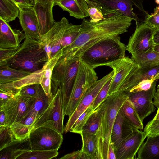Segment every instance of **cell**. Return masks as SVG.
Segmentation results:
<instances>
[{
  "mask_svg": "<svg viewBox=\"0 0 159 159\" xmlns=\"http://www.w3.org/2000/svg\"><path fill=\"white\" fill-rule=\"evenodd\" d=\"M154 31L144 22L136 25L135 30L129 39L126 50L132 55L144 53L153 50Z\"/></svg>",
  "mask_w": 159,
  "mask_h": 159,
  "instance_id": "10",
  "label": "cell"
},
{
  "mask_svg": "<svg viewBox=\"0 0 159 159\" xmlns=\"http://www.w3.org/2000/svg\"><path fill=\"white\" fill-rule=\"evenodd\" d=\"M144 22L154 30L159 29V6H156L153 12L145 15Z\"/></svg>",
  "mask_w": 159,
  "mask_h": 159,
  "instance_id": "41",
  "label": "cell"
},
{
  "mask_svg": "<svg viewBox=\"0 0 159 159\" xmlns=\"http://www.w3.org/2000/svg\"><path fill=\"white\" fill-rule=\"evenodd\" d=\"M59 0H34L35 3H40L43 4H45L48 3L52 1L56 2Z\"/></svg>",
  "mask_w": 159,
  "mask_h": 159,
  "instance_id": "52",
  "label": "cell"
},
{
  "mask_svg": "<svg viewBox=\"0 0 159 159\" xmlns=\"http://www.w3.org/2000/svg\"><path fill=\"white\" fill-rule=\"evenodd\" d=\"M144 131L147 136H152L159 134V123L145 127Z\"/></svg>",
  "mask_w": 159,
  "mask_h": 159,
  "instance_id": "44",
  "label": "cell"
},
{
  "mask_svg": "<svg viewBox=\"0 0 159 159\" xmlns=\"http://www.w3.org/2000/svg\"><path fill=\"white\" fill-rule=\"evenodd\" d=\"M101 112L99 105L90 116L82 132L96 134L100 124Z\"/></svg>",
  "mask_w": 159,
  "mask_h": 159,
  "instance_id": "34",
  "label": "cell"
},
{
  "mask_svg": "<svg viewBox=\"0 0 159 159\" xmlns=\"http://www.w3.org/2000/svg\"><path fill=\"white\" fill-rule=\"evenodd\" d=\"M88 7V13L91 22H97L105 17L99 4L92 0H86Z\"/></svg>",
  "mask_w": 159,
  "mask_h": 159,
  "instance_id": "37",
  "label": "cell"
},
{
  "mask_svg": "<svg viewBox=\"0 0 159 159\" xmlns=\"http://www.w3.org/2000/svg\"><path fill=\"white\" fill-rule=\"evenodd\" d=\"M17 4H20L33 7L35 4L34 0H13Z\"/></svg>",
  "mask_w": 159,
  "mask_h": 159,
  "instance_id": "47",
  "label": "cell"
},
{
  "mask_svg": "<svg viewBox=\"0 0 159 159\" xmlns=\"http://www.w3.org/2000/svg\"><path fill=\"white\" fill-rule=\"evenodd\" d=\"M131 58L140 67L159 65V52L154 50L144 53L132 55Z\"/></svg>",
  "mask_w": 159,
  "mask_h": 159,
  "instance_id": "30",
  "label": "cell"
},
{
  "mask_svg": "<svg viewBox=\"0 0 159 159\" xmlns=\"http://www.w3.org/2000/svg\"><path fill=\"white\" fill-rule=\"evenodd\" d=\"M16 140H21L29 137L30 132V128L21 122L13 123L10 126Z\"/></svg>",
  "mask_w": 159,
  "mask_h": 159,
  "instance_id": "38",
  "label": "cell"
},
{
  "mask_svg": "<svg viewBox=\"0 0 159 159\" xmlns=\"http://www.w3.org/2000/svg\"><path fill=\"white\" fill-rule=\"evenodd\" d=\"M155 2L157 4L159 5V0H155Z\"/></svg>",
  "mask_w": 159,
  "mask_h": 159,
  "instance_id": "54",
  "label": "cell"
},
{
  "mask_svg": "<svg viewBox=\"0 0 159 159\" xmlns=\"http://www.w3.org/2000/svg\"><path fill=\"white\" fill-rule=\"evenodd\" d=\"M153 40L155 44H159V29L155 30Z\"/></svg>",
  "mask_w": 159,
  "mask_h": 159,
  "instance_id": "50",
  "label": "cell"
},
{
  "mask_svg": "<svg viewBox=\"0 0 159 159\" xmlns=\"http://www.w3.org/2000/svg\"><path fill=\"white\" fill-rule=\"evenodd\" d=\"M120 110L124 117L134 127L140 130L143 129V122L130 101L128 99L126 100Z\"/></svg>",
  "mask_w": 159,
  "mask_h": 159,
  "instance_id": "28",
  "label": "cell"
},
{
  "mask_svg": "<svg viewBox=\"0 0 159 159\" xmlns=\"http://www.w3.org/2000/svg\"><path fill=\"white\" fill-rule=\"evenodd\" d=\"M159 74V65L139 67L132 76L123 92L127 93L141 81L153 78Z\"/></svg>",
  "mask_w": 159,
  "mask_h": 159,
  "instance_id": "22",
  "label": "cell"
},
{
  "mask_svg": "<svg viewBox=\"0 0 159 159\" xmlns=\"http://www.w3.org/2000/svg\"><path fill=\"white\" fill-rule=\"evenodd\" d=\"M7 125V117L4 112L0 110V127Z\"/></svg>",
  "mask_w": 159,
  "mask_h": 159,
  "instance_id": "49",
  "label": "cell"
},
{
  "mask_svg": "<svg viewBox=\"0 0 159 159\" xmlns=\"http://www.w3.org/2000/svg\"><path fill=\"white\" fill-rule=\"evenodd\" d=\"M62 55L61 50L45 63V67L40 80V84L50 101L53 98L51 89V78L54 66Z\"/></svg>",
  "mask_w": 159,
  "mask_h": 159,
  "instance_id": "24",
  "label": "cell"
},
{
  "mask_svg": "<svg viewBox=\"0 0 159 159\" xmlns=\"http://www.w3.org/2000/svg\"><path fill=\"white\" fill-rule=\"evenodd\" d=\"M34 99V98L22 96L18 92L0 107V110H3L6 114L7 125L10 126L13 123L20 122L24 119L30 109Z\"/></svg>",
  "mask_w": 159,
  "mask_h": 159,
  "instance_id": "12",
  "label": "cell"
},
{
  "mask_svg": "<svg viewBox=\"0 0 159 159\" xmlns=\"http://www.w3.org/2000/svg\"><path fill=\"white\" fill-rule=\"evenodd\" d=\"M55 2L52 1L45 4L37 2L33 6L41 35L47 33L55 24L53 14Z\"/></svg>",
  "mask_w": 159,
  "mask_h": 159,
  "instance_id": "20",
  "label": "cell"
},
{
  "mask_svg": "<svg viewBox=\"0 0 159 159\" xmlns=\"http://www.w3.org/2000/svg\"><path fill=\"white\" fill-rule=\"evenodd\" d=\"M55 4L76 18L83 19L89 16L86 0H59L55 2Z\"/></svg>",
  "mask_w": 159,
  "mask_h": 159,
  "instance_id": "21",
  "label": "cell"
},
{
  "mask_svg": "<svg viewBox=\"0 0 159 159\" xmlns=\"http://www.w3.org/2000/svg\"><path fill=\"white\" fill-rule=\"evenodd\" d=\"M19 9L13 0H0V18L9 22L18 17Z\"/></svg>",
  "mask_w": 159,
  "mask_h": 159,
  "instance_id": "29",
  "label": "cell"
},
{
  "mask_svg": "<svg viewBox=\"0 0 159 159\" xmlns=\"http://www.w3.org/2000/svg\"><path fill=\"white\" fill-rule=\"evenodd\" d=\"M107 66L113 69L114 75L107 96L122 92L132 76L140 67L131 58L125 56Z\"/></svg>",
  "mask_w": 159,
  "mask_h": 159,
  "instance_id": "8",
  "label": "cell"
},
{
  "mask_svg": "<svg viewBox=\"0 0 159 159\" xmlns=\"http://www.w3.org/2000/svg\"><path fill=\"white\" fill-rule=\"evenodd\" d=\"M82 153L81 150L74 151L71 153L66 154L61 157V159H80Z\"/></svg>",
  "mask_w": 159,
  "mask_h": 159,
  "instance_id": "45",
  "label": "cell"
},
{
  "mask_svg": "<svg viewBox=\"0 0 159 159\" xmlns=\"http://www.w3.org/2000/svg\"><path fill=\"white\" fill-rule=\"evenodd\" d=\"M19 9L18 17L25 38H30L41 41V35L36 16L33 7L16 4Z\"/></svg>",
  "mask_w": 159,
  "mask_h": 159,
  "instance_id": "16",
  "label": "cell"
},
{
  "mask_svg": "<svg viewBox=\"0 0 159 159\" xmlns=\"http://www.w3.org/2000/svg\"><path fill=\"white\" fill-rule=\"evenodd\" d=\"M94 111L91 105L77 118L70 132L80 134L83 127Z\"/></svg>",
  "mask_w": 159,
  "mask_h": 159,
  "instance_id": "36",
  "label": "cell"
},
{
  "mask_svg": "<svg viewBox=\"0 0 159 159\" xmlns=\"http://www.w3.org/2000/svg\"><path fill=\"white\" fill-rule=\"evenodd\" d=\"M136 129H137L131 124L120 110L115 118L111 135L110 143L114 151L122 141L132 133Z\"/></svg>",
  "mask_w": 159,
  "mask_h": 159,
  "instance_id": "18",
  "label": "cell"
},
{
  "mask_svg": "<svg viewBox=\"0 0 159 159\" xmlns=\"http://www.w3.org/2000/svg\"><path fill=\"white\" fill-rule=\"evenodd\" d=\"M153 103L155 106L157 107H159V93L156 92L154 97Z\"/></svg>",
  "mask_w": 159,
  "mask_h": 159,
  "instance_id": "51",
  "label": "cell"
},
{
  "mask_svg": "<svg viewBox=\"0 0 159 159\" xmlns=\"http://www.w3.org/2000/svg\"><path fill=\"white\" fill-rule=\"evenodd\" d=\"M65 116L61 93L60 89H59L53 95L48 107L33 125L31 131L38 127L44 126L63 134Z\"/></svg>",
  "mask_w": 159,
  "mask_h": 159,
  "instance_id": "7",
  "label": "cell"
},
{
  "mask_svg": "<svg viewBox=\"0 0 159 159\" xmlns=\"http://www.w3.org/2000/svg\"><path fill=\"white\" fill-rule=\"evenodd\" d=\"M82 152L86 153L90 159H97V140L96 135L82 132Z\"/></svg>",
  "mask_w": 159,
  "mask_h": 159,
  "instance_id": "27",
  "label": "cell"
},
{
  "mask_svg": "<svg viewBox=\"0 0 159 159\" xmlns=\"http://www.w3.org/2000/svg\"><path fill=\"white\" fill-rule=\"evenodd\" d=\"M158 93H159V92H157Z\"/></svg>",
  "mask_w": 159,
  "mask_h": 159,
  "instance_id": "56",
  "label": "cell"
},
{
  "mask_svg": "<svg viewBox=\"0 0 159 159\" xmlns=\"http://www.w3.org/2000/svg\"><path fill=\"white\" fill-rule=\"evenodd\" d=\"M124 92L107 96L100 104L101 109L99 126L96 134L97 159H107L112 127L121 106L128 99Z\"/></svg>",
  "mask_w": 159,
  "mask_h": 159,
  "instance_id": "3",
  "label": "cell"
},
{
  "mask_svg": "<svg viewBox=\"0 0 159 159\" xmlns=\"http://www.w3.org/2000/svg\"><path fill=\"white\" fill-rule=\"evenodd\" d=\"M107 159H116L114 149L111 143L109 145Z\"/></svg>",
  "mask_w": 159,
  "mask_h": 159,
  "instance_id": "46",
  "label": "cell"
},
{
  "mask_svg": "<svg viewBox=\"0 0 159 159\" xmlns=\"http://www.w3.org/2000/svg\"><path fill=\"white\" fill-rule=\"evenodd\" d=\"M28 138L31 150H58L63 139L62 134L44 126L32 129Z\"/></svg>",
  "mask_w": 159,
  "mask_h": 159,
  "instance_id": "9",
  "label": "cell"
},
{
  "mask_svg": "<svg viewBox=\"0 0 159 159\" xmlns=\"http://www.w3.org/2000/svg\"><path fill=\"white\" fill-rule=\"evenodd\" d=\"M29 150H30V147L28 137L21 140H15L0 151V159H16L19 155Z\"/></svg>",
  "mask_w": 159,
  "mask_h": 159,
  "instance_id": "25",
  "label": "cell"
},
{
  "mask_svg": "<svg viewBox=\"0 0 159 159\" xmlns=\"http://www.w3.org/2000/svg\"><path fill=\"white\" fill-rule=\"evenodd\" d=\"M19 89L14 88L11 82L0 84V107L17 94Z\"/></svg>",
  "mask_w": 159,
  "mask_h": 159,
  "instance_id": "35",
  "label": "cell"
},
{
  "mask_svg": "<svg viewBox=\"0 0 159 159\" xmlns=\"http://www.w3.org/2000/svg\"><path fill=\"white\" fill-rule=\"evenodd\" d=\"M133 20L118 11L97 22L83 19L77 38L72 44L61 51L62 55L70 59H80L83 53L97 42L128 31Z\"/></svg>",
  "mask_w": 159,
  "mask_h": 159,
  "instance_id": "1",
  "label": "cell"
},
{
  "mask_svg": "<svg viewBox=\"0 0 159 159\" xmlns=\"http://www.w3.org/2000/svg\"><path fill=\"white\" fill-rule=\"evenodd\" d=\"M50 102V100L40 85L36 97L34 98L33 104L26 116L30 112L35 111L38 113L39 118L41 113L48 107Z\"/></svg>",
  "mask_w": 159,
  "mask_h": 159,
  "instance_id": "31",
  "label": "cell"
},
{
  "mask_svg": "<svg viewBox=\"0 0 159 159\" xmlns=\"http://www.w3.org/2000/svg\"><path fill=\"white\" fill-rule=\"evenodd\" d=\"M157 92H159V84L157 86Z\"/></svg>",
  "mask_w": 159,
  "mask_h": 159,
  "instance_id": "55",
  "label": "cell"
},
{
  "mask_svg": "<svg viewBox=\"0 0 159 159\" xmlns=\"http://www.w3.org/2000/svg\"><path fill=\"white\" fill-rule=\"evenodd\" d=\"M147 135L136 129L121 142L115 150L116 159H133Z\"/></svg>",
  "mask_w": 159,
  "mask_h": 159,
  "instance_id": "17",
  "label": "cell"
},
{
  "mask_svg": "<svg viewBox=\"0 0 159 159\" xmlns=\"http://www.w3.org/2000/svg\"><path fill=\"white\" fill-rule=\"evenodd\" d=\"M31 73L12 68L7 65L0 66V84L9 83L20 80Z\"/></svg>",
  "mask_w": 159,
  "mask_h": 159,
  "instance_id": "26",
  "label": "cell"
},
{
  "mask_svg": "<svg viewBox=\"0 0 159 159\" xmlns=\"http://www.w3.org/2000/svg\"><path fill=\"white\" fill-rule=\"evenodd\" d=\"M159 74L152 78L143 80L137 85L132 88L126 93H132L142 91H145L149 89L151 87L153 82L158 79Z\"/></svg>",
  "mask_w": 159,
  "mask_h": 159,
  "instance_id": "43",
  "label": "cell"
},
{
  "mask_svg": "<svg viewBox=\"0 0 159 159\" xmlns=\"http://www.w3.org/2000/svg\"><path fill=\"white\" fill-rule=\"evenodd\" d=\"M114 75V71L92 84L88 89L75 109L69 117L64 128V133L70 132L79 117L92 103L100 90L108 80Z\"/></svg>",
  "mask_w": 159,
  "mask_h": 159,
  "instance_id": "13",
  "label": "cell"
},
{
  "mask_svg": "<svg viewBox=\"0 0 159 159\" xmlns=\"http://www.w3.org/2000/svg\"><path fill=\"white\" fill-rule=\"evenodd\" d=\"M49 58L40 41L25 38L16 48L0 49V66L32 73L41 69Z\"/></svg>",
  "mask_w": 159,
  "mask_h": 159,
  "instance_id": "2",
  "label": "cell"
},
{
  "mask_svg": "<svg viewBox=\"0 0 159 159\" xmlns=\"http://www.w3.org/2000/svg\"><path fill=\"white\" fill-rule=\"evenodd\" d=\"M126 51V46L121 42L119 36L97 42L83 53L80 59L94 69L100 66H107L124 58Z\"/></svg>",
  "mask_w": 159,
  "mask_h": 159,
  "instance_id": "4",
  "label": "cell"
},
{
  "mask_svg": "<svg viewBox=\"0 0 159 159\" xmlns=\"http://www.w3.org/2000/svg\"><path fill=\"white\" fill-rule=\"evenodd\" d=\"M15 140L9 126L6 125L0 127V151Z\"/></svg>",
  "mask_w": 159,
  "mask_h": 159,
  "instance_id": "39",
  "label": "cell"
},
{
  "mask_svg": "<svg viewBox=\"0 0 159 159\" xmlns=\"http://www.w3.org/2000/svg\"><path fill=\"white\" fill-rule=\"evenodd\" d=\"M158 79H159V78H158Z\"/></svg>",
  "mask_w": 159,
  "mask_h": 159,
  "instance_id": "57",
  "label": "cell"
},
{
  "mask_svg": "<svg viewBox=\"0 0 159 159\" xmlns=\"http://www.w3.org/2000/svg\"><path fill=\"white\" fill-rule=\"evenodd\" d=\"M58 149L48 150H28L19 155L17 159H50L58 154Z\"/></svg>",
  "mask_w": 159,
  "mask_h": 159,
  "instance_id": "32",
  "label": "cell"
},
{
  "mask_svg": "<svg viewBox=\"0 0 159 159\" xmlns=\"http://www.w3.org/2000/svg\"><path fill=\"white\" fill-rule=\"evenodd\" d=\"M69 22L66 18L63 17L60 21H55L47 33L41 35L40 42L49 59L61 50L64 34Z\"/></svg>",
  "mask_w": 159,
  "mask_h": 159,
  "instance_id": "14",
  "label": "cell"
},
{
  "mask_svg": "<svg viewBox=\"0 0 159 159\" xmlns=\"http://www.w3.org/2000/svg\"><path fill=\"white\" fill-rule=\"evenodd\" d=\"M113 76V75L108 80L102 87L92 104V107L94 111L96 109L107 96Z\"/></svg>",
  "mask_w": 159,
  "mask_h": 159,
  "instance_id": "40",
  "label": "cell"
},
{
  "mask_svg": "<svg viewBox=\"0 0 159 159\" xmlns=\"http://www.w3.org/2000/svg\"><path fill=\"white\" fill-rule=\"evenodd\" d=\"M40 85V84H37L25 86L20 89L18 93L24 97L35 98Z\"/></svg>",
  "mask_w": 159,
  "mask_h": 159,
  "instance_id": "42",
  "label": "cell"
},
{
  "mask_svg": "<svg viewBox=\"0 0 159 159\" xmlns=\"http://www.w3.org/2000/svg\"><path fill=\"white\" fill-rule=\"evenodd\" d=\"M156 81H155L148 90L127 93L128 99L133 105L142 122L145 118L155 111L156 108L152 99L156 92Z\"/></svg>",
  "mask_w": 159,
  "mask_h": 159,
  "instance_id": "15",
  "label": "cell"
},
{
  "mask_svg": "<svg viewBox=\"0 0 159 159\" xmlns=\"http://www.w3.org/2000/svg\"><path fill=\"white\" fill-rule=\"evenodd\" d=\"M80 25L68 24L65 31L61 44L62 51L72 44L77 38L79 33Z\"/></svg>",
  "mask_w": 159,
  "mask_h": 159,
  "instance_id": "33",
  "label": "cell"
},
{
  "mask_svg": "<svg viewBox=\"0 0 159 159\" xmlns=\"http://www.w3.org/2000/svg\"><path fill=\"white\" fill-rule=\"evenodd\" d=\"M153 50L159 52V44H155L153 48Z\"/></svg>",
  "mask_w": 159,
  "mask_h": 159,
  "instance_id": "53",
  "label": "cell"
},
{
  "mask_svg": "<svg viewBox=\"0 0 159 159\" xmlns=\"http://www.w3.org/2000/svg\"><path fill=\"white\" fill-rule=\"evenodd\" d=\"M138 152L137 159H159V134L147 136Z\"/></svg>",
  "mask_w": 159,
  "mask_h": 159,
  "instance_id": "23",
  "label": "cell"
},
{
  "mask_svg": "<svg viewBox=\"0 0 159 159\" xmlns=\"http://www.w3.org/2000/svg\"><path fill=\"white\" fill-rule=\"evenodd\" d=\"M25 38L24 33L12 29L8 22L0 18V49L16 48Z\"/></svg>",
  "mask_w": 159,
  "mask_h": 159,
  "instance_id": "19",
  "label": "cell"
},
{
  "mask_svg": "<svg viewBox=\"0 0 159 159\" xmlns=\"http://www.w3.org/2000/svg\"><path fill=\"white\" fill-rule=\"evenodd\" d=\"M101 6L105 16L116 11L130 18L138 24L139 19L137 15L133 11V6L134 5L145 15L148 13L145 11L143 5L144 0H92Z\"/></svg>",
  "mask_w": 159,
  "mask_h": 159,
  "instance_id": "11",
  "label": "cell"
},
{
  "mask_svg": "<svg viewBox=\"0 0 159 159\" xmlns=\"http://www.w3.org/2000/svg\"><path fill=\"white\" fill-rule=\"evenodd\" d=\"M157 108V112L155 117L152 120L149 121L147 124L146 126H148L159 123V107Z\"/></svg>",
  "mask_w": 159,
  "mask_h": 159,
  "instance_id": "48",
  "label": "cell"
},
{
  "mask_svg": "<svg viewBox=\"0 0 159 159\" xmlns=\"http://www.w3.org/2000/svg\"><path fill=\"white\" fill-rule=\"evenodd\" d=\"M80 59H70L62 55L55 65L51 78L53 96L60 89L64 112L67 105L78 68Z\"/></svg>",
  "mask_w": 159,
  "mask_h": 159,
  "instance_id": "5",
  "label": "cell"
},
{
  "mask_svg": "<svg viewBox=\"0 0 159 159\" xmlns=\"http://www.w3.org/2000/svg\"><path fill=\"white\" fill-rule=\"evenodd\" d=\"M94 68L81 61L70 99L64 112L70 116L74 111L89 88L98 80Z\"/></svg>",
  "mask_w": 159,
  "mask_h": 159,
  "instance_id": "6",
  "label": "cell"
}]
</instances>
